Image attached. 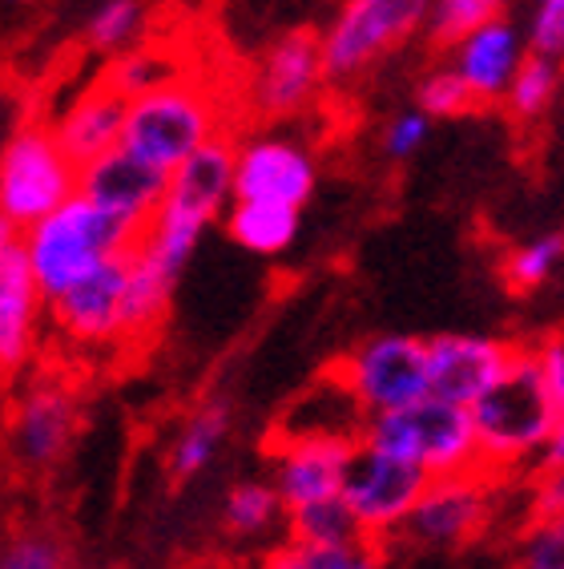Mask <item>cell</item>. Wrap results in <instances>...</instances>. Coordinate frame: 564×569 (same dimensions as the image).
Here are the masks:
<instances>
[{
    "label": "cell",
    "mask_w": 564,
    "mask_h": 569,
    "mask_svg": "<svg viewBox=\"0 0 564 569\" xmlns=\"http://www.w3.org/2000/svg\"><path fill=\"white\" fill-rule=\"evenodd\" d=\"M476 425L480 465L489 477H508V472L532 469L541 449L553 437L561 408H556L548 380H544L536 348H516L508 372L467 408Z\"/></svg>",
    "instance_id": "cell-1"
},
{
    "label": "cell",
    "mask_w": 564,
    "mask_h": 569,
    "mask_svg": "<svg viewBox=\"0 0 564 569\" xmlns=\"http://www.w3.org/2000/svg\"><path fill=\"white\" fill-rule=\"evenodd\" d=\"M234 153H239V138L218 133L214 142H207L178 170H170V187L153 222L141 234V247L178 279L194 259L198 242L207 239V230L234 202Z\"/></svg>",
    "instance_id": "cell-2"
},
{
    "label": "cell",
    "mask_w": 564,
    "mask_h": 569,
    "mask_svg": "<svg viewBox=\"0 0 564 569\" xmlns=\"http://www.w3.org/2000/svg\"><path fill=\"white\" fill-rule=\"evenodd\" d=\"M141 234H145V227L89 202L85 194H73L49 219L21 230V247L44 299H57L61 291L81 283L85 274L105 267L109 259L130 254L141 242Z\"/></svg>",
    "instance_id": "cell-3"
},
{
    "label": "cell",
    "mask_w": 564,
    "mask_h": 569,
    "mask_svg": "<svg viewBox=\"0 0 564 569\" xmlns=\"http://www.w3.org/2000/svg\"><path fill=\"white\" fill-rule=\"evenodd\" d=\"M218 133H226L222 98L214 93V86H207L202 77H190L185 69L130 101L121 146L170 174L190 153L214 142Z\"/></svg>",
    "instance_id": "cell-4"
},
{
    "label": "cell",
    "mask_w": 564,
    "mask_h": 569,
    "mask_svg": "<svg viewBox=\"0 0 564 569\" xmlns=\"http://www.w3.org/2000/svg\"><path fill=\"white\" fill-rule=\"evenodd\" d=\"M81 166L61 150L53 121L21 118L0 142V214L17 230L37 227L77 194Z\"/></svg>",
    "instance_id": "cell-5"
},
{
    "label": "cell",
    "mask_w": 564,
    "mask_h": 569,
    "mask_svg": "<svg viewBox=\"0 0 564 569\" xmlns=\"http://www.w3.org/2000/svg\"><path fill=\"white\" fill-rule=\"evenodd\" d=\"M359 440L371 445V449L412 460L432 481L484 472L472 412L460 405H447V400H435V396H427V400H420L412 408H400V412L367 417Z\"/></svg>",
    "instance_id": "cell-6"
},
{
    "label": "cell",
    "mask_w": 564,
    "mask_h": 569,
    "mask_svg": "<svg viewBox=\"0 0 564 569\" xmlns=\"http://www.w3.org/2000/svg\"><path fill=\"white\" fill-rule=\"evenodd\" d=\"M432 0H343L319 41H323L326 86H348L375 69L391 49L427 29Z\"/></svg>",
    "instance_id": "cell-7"
},
{
    "label": "cell",
    "mask_w": 564,
    "mask_h": 569,
    "mask_svg": "<svg viewBox=\"0 0 564 569\" xmlns=\"http://www.w3.org/2000/svg\"><path fill=\"white\" fill-rule=\"evenodd\" d=\"M331 372L348 383L367 417L400 412V408H412L432 396L427 340L420 336H400V331L371 336L367 343H359L339 363H331Z\"/></svg>",
    "instance_id": "cell-8"
},
{
    "label": "cell",
    "mask_w": 564,
    "mask_h": 569,
    "mask_svg": "<svg viewBox=\"0 0 564 569\" xmlns=\"http://www.w3.org/2000/svg\"><path fill=\"white\" fill-rule=\"evenodd\" d=\"M427 485H432V477L420 465L395 457V452L371 449L359 440L348 481H343V501L355 513L363 537L383 541V537L400 533L407 526V517L420 505V497L427 493Z\"/></svg>",
    "instance_id": "cell-9"
},
{
    "label": "cell",
    "mask_w": 564,
    "mask_h": 569,
    "mask_svg": "<svg viewBox=\"0 0 564 569\" xmlns=\"http://www.w3.org/2000/svg\"><path fill=\"white\" fill-rule=\"evenodd\" d=\"M323 89V41L315 29H291L259 53L246 81V106L262 121H286L311 110Z\"/></svg>",
    "instance_id": "cell-10"
},
{
    "label": "cell",
    "mask_w": 564,
    "mask_h": 569,
    "mask_svg": "<svg viewBox=\"0 0 564 569\" xmlns=\"http://www.w3.org/2000/svg\"><path fill=\"white\" fill-rule=\"evenodd\" d=\"M81 428V396L61 376L33 380L12 405L9 457L24 472H53L69 457Z\"/></svg>",
    "instance_id": "cell-11"
},
{
    "label": "cell",
    "mask_w": 564,
    "mask_h": 569,
    "mask_svg": "<svg viewBox=\"0 0 564 569\" xmlns=\"http://www.w3.org/2000/svg\"><path fill=\"white\" fill-rule=\"evenodd\" d=\"M319 187V162L299 138L250 133L234 153V198L242 202H282L303 210Z\"/></svg>",
    "instance_id": "cell-12"
},
{
    "label": "cell",
    "mask_w": 564,
    "mask_h": 569,
    "mask_svg": "<svg viewBox=\"0 0 564 569\" xmlns=\"http://www.w3.org/2000/svg\"><path fill=\"white\" fill-rule=\"evenodd\" d=\"M355 449L359 440L351 437H274L271 485L279 489L286 513L343 493Z\"/></svg>",
    "instance_id": "cell-13"
},
{
    "label": "cell",
    "mask_w": 564,
    "mask_h": 569,
    "mask_svg": "<svg viewBox=\"0 0 564 569\" xmlns=\"http://www.w3.org/2000/svg\"><path fill=\"white\" fill-rule=\"evenodd\" d=\"M521 343L500 336H472V331H447L427 340V383L435 400L472 408L500 376L508 372Z\"/></svg>",
    "instance_id": "cell-14"
},
{
    "label": "cell",
    "mask_w": 564,
    "mask_h": 569,
    "mask_svg": "<svg viewBox=\"0 0 564 569\" xmlns=\"http://www.w3.org/2000/svg\"><path fill=\"white\" fill-rule=\"evenodd\" d=\"M492 481L489 472H467V477H440L427 485V493L412 509L407 526L400 529L407 541L432 549L464 546L492 517Z\"/></svg>",
    "instance_id": "cell-15"
},
{
    "label": "cell",
    "mask_w": 564,
    "mask_h": 569,
    "mask_svg": "<svg viewBox=\"0 0 564 569\" xmlns=\"http://www.w3.org/2000/svg\"><path fill=\"white\" fill-rule=\"evenodd\" d=\"M130 254L109 259L81 283L49 299V323L77 348H121V299H125Z\"/></svg>",
    "instance_id": "cell-16"
},
{
    "label": "cell",
    "mask_w": 564,
    "mask_h": 569,
    "mask_svg": "<svg viewBox=\"0 0 564 569\" xmlns=\"http://www.w3.org/2000/svg\"><path fill=\"white\" fill-rule=\"evenodd\" d=\"M165 187H170L165 170H158L145 158L118 146V150H109L98 162L81 166L77 194H85L89 202H98V207L113 210V214L138 222V227H150L158 207H162Z\"/></svg>",
    "instance_id": "cell-17"
},
{
    "label": "cell",
    "mask_w": 564,
    "mask_h": 569,
    "mask_svg": "<svg viewBox=\"0 0 564 569\" xmlns=\"http://www.w3.org/2000/svg\"><path fill=\"white\" fill-rule=\"evenodd\" d=\"M41 323H49V299L17 242L0 259V372H21L33 360Z\"/></svg>",
    "instance_id": "cell-18"
},
{
    "label": "cell",
    "mask_w": 564,
    "mask_h": 569,
    "mask_svg": "<svg viewBox=\"0 0 564 569\" xmlns=\"http://www.w3.org/2000/svg\"><path fill=\"white\" fill-rule=\"evenodd\" d=\"M125 113H130V98L118 93L105 77H98L85 93H77L66 110L57 113L53 133H57V142H61V150H66L77 166H89L121 146Z\"/></svg>",
    "instance_id": "cell-19"
},
{
    "label": "cell",
    "mask_w": 564,
    "mask_h": 569,
    "mask_svg": "<svg viewBox=\"0 0 564 569\" xmlns=\"http://www.w3.org/2000/svg\"><path fill=\"white\" fill-rule=\"evenodd\" d=\"M524 61V41L516 24L496 17V21L480 24L476 33H467L460 44H452V69L464 77L472 89L476 106H496L508 93L512 73Z\"/></svg>",
    "instance_id": "cell-20"
},
{
    "label": "cell",
    "mask_w": 564,
    "mask_h": 569,
    "mask_svg": "<svg viewBox=\"0 0 564 569\" xmlns=\"http://www.w3.org/2000/svg\"><path fill=\"white\" fill-rule=\"evenodd\" d=\"M178 279L153 259L145 247L130 251V274H125V299H121V348H141L158 340L170 303H174Z\"/></svg>",
    "instance_id": "cell-21"
},
{
    "label": "cell",
    "mask_w": 564,
    "mask_h": 569,
    "mask_svg": "<svg viewBox=\"0 0 564 569\" xmlns=\"http://www.w3.org/2000/svg\"><path fill=\"white\" fill-rule=\"evenodd\" d=\"M367 412L359 408V400L351 396V388L339 380L335 372H326L323 380L294 400L282 412L274 437H363Z\"/></svg>",
    "instance_id": "cell-22"
},
{
    "label": "cell",
    "mask_w": 564,
    "mask_h": 569,
    "mask_svg": "<svg viewBox=\"0 0 564 569\" xmlns=\"http://www.w3.org/2000/svg\"><path fill=\"white\" fill-rule=\"evenodd\" d=\"M230 425H234V412L222 396L207 400V405H198L190 417L182 420L178 428V437L170 440V452H165V469H170V481L185 485L202 477V472L214 465L218 449L226 445L230 437Z\"/></svg>",
    "instance_id": "cell-23"
},
{
    "label": "cell",
    "mask_w": 564,
    "mask_h": 569,
    "mask_svg": "<svg viewBox=\"0 0 564 569\" xmlns=\"http://www.w3.org/2000/svg\"><path fill=\"white\" fill-rule=\"evenodd\" d=\"M226 234L239 242L246 254H259V259H274V254H286L303 230V210L299 207H282V202H242L234 198L226 207Z\"/></svg>",
    "instance_id": "cell-24"
},
{
    "label": "cell",
    "mask_w": 564,
    "mask_h": 569,
    "mask_svg": "<svg viewBox=\"0 0 564 569\" xmlns=\"http://www.w3.org/2000/svg\"><path fill=\"white\" fill-rule=\"evenodd\" d=\"M282 517H286V505H282L271 477L230 485L226 501H222V526H226V533L246 537V541L266 537L274 526H282Z\"/></svg>",
    "instance_id": "cell-25"
},
{
    "label": "cell",
    "mask_w": 564,
    "mask_h": 569,
    "mask_svg": "<svg viewBox=\"0 0 564 569\" xmlns=\"http://www.w3.org/2000/svg\"><path fill=\"white\" fill-rule=\"evenodd\" d=\"M286 537L311 541V546H355V541H367L363 529H359L355 513L343 501V493L315 505H303V509H291L286 513Z\"/></svg>",
    "instance_id": "cell-26"
},
{
    "label": "cell",
    "mask_w": 564,
    "mask_h": 569,
    "mask_svg": "<svg viewBox=\"0 0 564 569\" xmlns=\"http://www.w3.org/2000/svg\"><path fill=\"white\" fill-rule=\"evenodd\" d=\"M150 21V4L145 0H101L85 24V41L93 53L118 57L141 41Z\"/></svg>",
    "instance_id": "cell-27"
},
{
    "label": "cell",
    "mask_w": 564,
    "mask_h": 569,
    "mask_svg": "<svg viewBox=\"0 0 564 569\" xmlns=\"http://www.w3.org/2000/svg\"><path fill=\"white\" fill-rule=\"evenodd\" d=\"M556 89H561V61L541 53H524L521 69L508 81L504 106H508V113L516 121H536L556 101Z\"/></svg>",
    "instance_id": "cell-28"
},
{
    "label": "cell",
    "mask_w": 564,
    "mask_h": 569,
    "mask_svg": "<svg viewBox=\"0 0 564 569\" xmlns=\"http://www.w3.org/2000/svg\"><path fill=\"white\" fill-rule=\"evenodd\" d=\"M178 73H185V69L178 66L165 49H153V44H133V49L118 53L105 69H101V77H105L109 86L118 89V93H125L130 101L138 98V93H145V89L162 86V81L178 77Z\"/></svg>",
    "instance_id": "cell-29"
},
{
    "label": "cell",
    "mask_w": 564,
    "mask_h": 569,
    "mask_svg": "<svg viewBox=\"0 0 564 569\" xmlns=\"http://www.w3.org/2000/svg\"><path fill=\"white\" fill-rule=\"evenodd\" d=\"M564 263V234H536V239L521 242L516 251H508L504 259V283L512 296H532L541 291Z\"/></svg>",
    "instance_id": "cell-30"
},
{
    "label": "cell",
    "mask_w": 564,
    "mask_h": 569,
    "mask_svg": "<svg viewBox=\"0 0 564 569\" xmlns=\"http://www.w3.org/2000/svg\"><path fill=\"white\" fill-rule=\"evenodd\" d=\"M504 0H432L427 12V37L435 49H452L467 33H476L480 24H489L500 17Z\"/></svg>",
    "instance_id": "cell-31"
},
{
    "label": "cell",
    "mask_w": 564,
    "mask_h": 569,
    "mask_svg": "<svg viewBox=\"0 0 564 569\" xmlns=\"http://www.w3.org/2000/svg\"><path fill=\"white\" fill-rule=\"evenodd\" d=\"M415 110H423L432 121H444V118H464V113L480 110V106L472 98V89L464 86V77L452 66H440L420 77V86H415Z\"/></svg>",
    "instance_id": "cell-32"
},
{
    "label": "cell",
    "mask_w": 564,
    "mask_h": 569,
    "mask_svg": "<svg viewBox=\"0 0 564 569\" xmlns=\"http://www.w3.org/2000/svg\"><path fill=\"white\" fill-rule=\"evenodd\" d=\"M363 546L367 541H355V546H311V541L286 537V546L271 549L259 569H351L359 553H363Z\"/></svg>",
    "instance_id": "cell-33"
},
{
    "label": "cell",
    "mask_w": 564,
    "mask_h": 569,
    "mask_svg": "<svg viewBox=\"0 0 564 569\" xmlns=\"http://www.w3.org/2000/svg\"><path fill=\"white\" fill-rule=\"evenodd\" d=\"M0 569H69V549L53 533H21L0 549Z\"/></svg>",
    "instance_id": "cell-34"
},
{
    "label": "cell",
    "mask_w": 564,
    "mask_h": 569,
    "mask_svg": "<svg viewBox=\"0 0 564 569\" xmlns=\"http://www.w3.org/2000/svg\"><path fill=\"white\" fill-rule=\"evenodd\" d=\"M516 569H564V517L528 521L516 549Z\"/></svg>",
    "instance_id": "cell-35"
},
{
    "label": "cell",
    "mask_w": 564,
    "mask_h": 569,
    "mask_svg": "<svg viewBox=\"0 0 564 569\" xmlns=\"http://www.w3.org/2000/svg\"><path fill=\"white\" fill-rule=\"evenodd\" d=\"M432 133V118L423 110H403L383 126V153L391 162H403V158H415Z\"/></svg>",
    "instance_id": "cell-36"
},
{
    "label": "cell",
    "mask_w": 564,
    "mask_h": 569,
    "mask_svg": "<svg viewBox=\"0 0 564 569\" xmlns=\"http://www.w3.org/2000/svg\"><path fill=\"white\" fill-rule=\"evenodd\" d=\"M528 53L564 61V0H536L528 24Z\"/></svg>",
    "instance_id": "cell-37"
},
{
    "label": "cell",
    "mask_w": 564,
    "mask_h": 569,
    "mask_svg": "<svg viewBox=\"0 0 564 569\" xmlns=\"http://www.w3.org/2000/svg\"><path fill=\"white\" fill-rule=\"evenodd\" d=\"M528 477H532V513H528V521L564 517V465H561V469L528 472Z\"/></svg>",
    "instance_id": "cell-38"
},
{
    "label": "cell",
    "mask_w": 564,
    "mask_h": 569,
    "mask_svg": "<svg viewBox=\"0 0 564 569\" xmlns=\"http://www.w3.org/2000/svg\"><path fill=\"white\" fill-rule=\"evenodd\" d=\"M536 356H541L548 392H553L556 408H561V417H564V336H548L544 343H536Z\"/></svg>",
    "instance_id": "cell-39"
},
{
    "label": "cell",
    "mask_w": 564,
    "mask_h": 569,
    "mask_svg": "<svg viewBox=\"0 0 564 569\" xmlns=\"http://www.w3.org/2000/svg\"><path fill=\"white\" fill-rule=\"evenodd\" d=\"M564 465V417L556 420L553 437H548V445L541 449V457H536V465H532L528 472H544V469H561Z\"/></svg>",
    "instance_id": "cell-40"
},
{
    "label": "cell",
    "mask_w": 564,
    "mask_h": 569,
    "mask_svg": "<svg viewBox=\"0 0 564 569\" xmlns=\"http://www.w3.org/2000/svg\"><path fill=\"white\" fill-rule=\"evenodd\" d=\"M17 98H12L9 93V86H4V81H0V142H4V138H9L12 133V126H17Z\"/></svg>",
    "instance_id": "cell-41"
},
{
    "label": "cell",
    "mask_w": 564,
    "mask_h": 569,
    "mask_svg": "<svg viewBox=\"0 0 564 569\" xmlns=\"http://www.w3.org/2000/svg\"><path fill=\"white\" fill-rule=\"evenodd\" d=\"M17 242H21V230H17L9 219H4V214H0V259H4V254L17 247Z\"/></svg>",
    "instance_id": "cell-42"
}]
</instances>
